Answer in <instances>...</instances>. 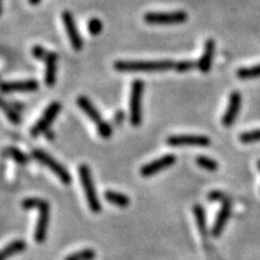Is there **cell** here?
Returning a JSON list of instances; mask_svg holds the SVG:
<instances>
[{"label": "cell", "instance_id": "cell-1", "mask_svg": "<svg viewBox=\"0 0 260 260\" xmlns=\"http://www.w3.org/2000/svg\"><path fill=\"white\" fill-rule=\"evenodd\" d=\"M176 61L167 60H117L113 69L119 73H157L175 69Z\"/></svg>", "mask_w": 260, "mask_h": 260}, {"label": "cell", "instance_id": "cell-2", "mask_svg": "<svg viewBox=\"0 0 260 260\" xmlns=\"http://www.w3.org/2000/svg\"><path fill=\"white\" fill-rule=\"evenodd\" d=\"M79 174H80V180L82 183V188L86 195L87 203L90 211L93 213H99L102 211V204H100L99 198H98L95 187H94L93 178H92V172L87 164H81L79 167Z\"/></svg>", "mask_w": 260, "mask_h": 260}, {"label": "cell", "instance_id": "cell-3", "mask_svg": "<svg viewBox=\"0 0 260 260\" xmlns=\"http://www.w3.org/2000/svg\"><path fill=\"white\" fill-rule=\"evenodd\" d=\"M145 84L141 80H134L132 83V90H130V123L133 126H139L142 121L141 102L142 93H144Z\"/></svg>", "mask_w": 260, "mask_h": 260}, {"label": "cell", "instance_id": "cell-4", "mask_svg": "<svg viewBox=\"0 0 260 260\" xmlns=\"http://www.w3.org/2000/svg\"><path fill=\"white\" fill-rule=\"evenodd\" d=\"M32 157L37 159L38 161H40L41 164H44L45 167L51 169L54 172V175L58 176V178L63 182L65 186H69L71 183V175L70 172L65 169L59 161H57L53 157H51L50 154H47L46 152L42 151L40 148H34L31 152Z\"/></svg>", "mask_w": 260, "mask_h": 260}, {"label": "cell", "instance_id": "cell-5", "mask_svg": "<svg viewBox=\"0 0 260 260\" xmlns=\"http://www.w3.org/2000/svg\"><path fill=\"white\" fill-rule=\"evenodd\" d=\"M188 19L187 12L174 11V12H147L144 16V21L152 25H170L184 23Z\"/></svg>", "mask_w": 260, "mask_h": 260}, {"label": "cell", "instance_id": "cell-6", "mask_svg": "<svg viewBox=\"0 0 260 260\" xmlns=\"http://www.w3.org/2000/svg\"><path fill=\"white\" fill-rule=\"evenodd\" d=\"M165 141L171 147H209L211 145V139L206 135H170Z\"/></svg>", "mask_w": 260, "mask_h": 260}, {"label": "cell", "instance_id": "cell-7", "mask_svg": "<svg viewBox=\"0 0 260 260\" xmlns=\"http://www.w3.org/2000/svg\"><path fill=\"white\" fill-rule=\"evenodd\" d=\"M60 109L61 105L60 103L58 102H53L47 106V109L45 110L44 113H42L41 118L38 119V122L35 123L30 129V135L32 138H38V136L41 135L42 133H46L47 130L50 129V125L52 124V122L56 119Z\"/></svg>", "mask_w": 260, "mask_h": 260}, {"label": "cell", "instance_id": "cell-8", "mask_svg": "<svg viewBox=\"0 0 260 260\" xmlns=\"http://www.w3.org/2000/svg\"><path fill=\"white\" fill-rule=\"evenodd\" d=\"M175 162H176V155L168 153L162 155V157H159L158 159H154V160L147 162L144 167H141V169H140V175L142 177L154 176L159 171L172 167Z\"/></svg>", "mask_w": 260, "mask_h": 260}, {"label": "cell", "instance_id": "cell-9", "mask_svg": "<svg viewBox=\"0 0 260 260\" xmlns=\"http://www.w3.org/2000/svg\"><path fill=\"white\" fill-rule=\"evenodd\" d=\"M61 19H63V24L67 31L68 37H69L70 44L75 51H81L83 48V40L81 38V34L77 29V25L75 23L74 16L69 11H64L61 14Z\"/></svg>", "mask_w": 260, "mask_h": 260}, {"label": "cell", "instance_id": "cell-10", "mask_svg": "<svg viewBox=\"0 0 260 260\" xmlns=\"http://www.w3.org/2000/svg\"><path fill=\"white\" fill-rule=\"evenodd\" d=\"M241 104H242L241 94L236 92V90L235 92L230 93L229 102H228V107L222 118L223 125H225L226 128H229V126H232L234 124V122L236 121L237 115H239L240 112V109H241Z\"/></svg>", "mask_w": 260, "mask_h": 260}, {"label": "cell", "instance_id": "cell-11", "mask_svg": "<svg viewBox=\"0 0 260 260\" xmlns=\"http://www.w3.org/2000/svg\"><path fill=\"white\" fill-rule=\"evenodd\" d=\"M48 223H50V204L46 203L39 210V217L34 233V239L37 243H44L46 240Z\"/></svg>", "mask_w": 260, "mask_h": 260}, {"label": "cell", "instance_id": "cell-12", "mask_svg": "<svg viewBox=\"0 0 260 260\" xmlns=\"http://www.w3.org/2000/svg\"><path fill=\"white\" fill-rule=\"evenodd\" d=\"M230 213H232V203L229 200L223 201L222 206L218 211V214H217L216 220H214L212 230H211V234H212L213 237H219L222 235L224 228L226 225L228 219H229Z\"/></svg>", "mask_w": 260, "mask_h": 260}, {"label": "cell", "instance_id": "cell-13", "mask_svg": "<svg viewBox=\"0 0 260 260\" xmlns=\"http://www.w3.org/2000/svg\"><path fill=\"white\" fill-rule=\"evenodd\" d=\"M39 89L37 80L14 81V82H4L2 84V92L4 94L14 92H35Z\"/></svg>", "mask_w": 260, "mask_h": 260}, {"label": "cell", "instance_id": "cell-14", "mask_svg": "<svg viewBox=\"0 0 260 260\" xmlns=\"http://www.w3.org/2000/svg\"><path fill=\"white\" fill-rule=\"evenodd\" d=\"M214 48H216V42H214L213 39H207L205 41L203 54L198 60V69L203 74H207L211 70L214 56Z\"/></svg>", "mask_w": 260, "mask_h": 260}, {"label": "cell", "instance_id": "cell-15", "mask_svg": "<svg viewBox=\"0 0 260 260\" xmlns=\"http://www.w3.org/2000/svg\"><path fill=\"white\" fill-rule=\"evenodd\" d=\"M76 104H77V106H79L80 109L82 110L84 113H86L87 117H88L89 119H92L95 124H99L100 122H103V118H102V115H100V112L98 111L96 107L93 105V103L90 102V100L86 95H80L79 98H77Z\"/></svg>", "mask_w": 260, "mask_h": 260}, {"label": "cell", "instance_id": "cell-16", "mask_svg": "<svg viewBox=\"0 0 260 260\" xmlns=\"http://www.w3.org/2000/svg\"><path fill=\"white\" fill-rule=\"evenodd\" d=\"M57 60V54L54 52H48L46 59H45V65H46V68H45V83L48 87H52L56 83Z\"/></svg>", "mask_w": 260, "mask_h": 260}, {"label": "cell", "instance_id": "cell-17", "mask_svg": "<svg viewBox=\"0 0 260 260\" xmlns=\"http://www.w3.org/2000/svg\"><path fill=\"white\" fill-rule=\"evenodd\" d=\"M104 198H105L106 201H109L110 204L115 205V206L118 207H128L130 205V199L128 195L119 193V191L115 190H105L104 193Z\"/></svg>", "mask_w": 260, "mask_h": 260}, {"label": "cell", "instance_id": "cell-18", "mask_svg": "<svg viewBox=\"0 0 260 260\" xmlns=\"http://www.w3.org/2000/svg\"><path fill=\"white\" fill-rule=\"evenodd\" d=\"M25 248H27V243H25V241H23V240H15V241L9 243V245L3 249L0 260H6L10 258V256L22 253L25 251Z\"/></svg>", "mask_w": 260, "mask_h": 260}, {"label": "cell", "instance_id": "cell-19", "mask_svg": "<svg viewBox=\"0 0 260 260\" xmlns=\"http://www.w3.org/2000/svg\"><path fill=\"white\" fill-rule=\"evenodd\" d=\"M193 212H194L195 219H197L198 229H199L200 235L203 236L205 240H206L207 239V225H206V214H205L204 207L199 204L194 205Z\"/></svg>", "mask_w": 260, "mask_h": 260}, {"label": "cell", "instance_id": "cell-20", "mask_svg": "<svg viewBox=\"0 0 260 260\" xmlns=\"http://www.w3.org/2000/svg\"><path fill=\"white\" fill-rule=\"evenodd\" d=\"M3 154L5 157H10L12 158L16 162L21 165H25L28 162V157L24 152H22L21 149H18L17 147H14V146H10V147H6L3 152Z\"/></svg>", "mask_w": 260, "mask_h": 260}, {"label": "cell", "instance_id": "cell-21", "mask_svg": "<svg viewBox=\"0 0 260 260\" xmlns=\"http://www.w3.org/2000/svg\"><path fill=\"white\" fill-rule=\"evenodd\" d=\"M237 77L240 80H253L260 77V64L253 65L249 68H241L236 71Z\"/></svg>", "mask_w": 260, "mask_h": 260}, {"label": "cell", "instance_id": "cell-22", "mask_svg": "<svg viewBox=\"0 0 260 260\" xmlns=\"http://www.w3.org/2000/svg\"><path fill=\"white\" fill-rule=\"evenodd\" d=\"M96 256V253L92 248H84L79 252L71 253L67 255L64 260H94Z\"/></svg>", "mask_w": 260, "mask_h": 260}, {"label": "cell", "instance_id": "cell-23", "mask_svg": "<svg viewBox=\"0 0 260 260\" xmlns=\"http://www.w3.org/2000/svg\"><path fill=\"white\" fill-rule=\"evenodd\" d=\"M195 161H197L198 167L207 171H217L219 168L218 161H216L212 158L205 157V155H199V157H197Z\"/></svg>", "mask_w": 260, "mask_h": 260}, {"label": "cell", "instance_id": "cell-24", "mask_svg": "<svg viewBox=\"0 0 260 260\" xmlns=\"http://www.w3.org/2000/svg\"><path fill=\"white\" fill-rule=\"evenodd\" d=\"M2 109L6 115V117H8V119L10 122L14 123V124H19V123H21V121H22L21 116H19L17 110L12 106V104H8L6 102H3Z\"/></svg>", "mask_w": 260, "mask_h": 260}, {"label": "cell", "instance_id": "cell-25", "mask_svg": "<svg viewBox=\"0 0 260 260\" xmlns=\"http://www.w3.org/2000/svg\"><path fill=\"white\" fill-rule=\"evenodd\" d=\"M47 201L44 199H40V198H25V199L22 200L21 206L22 209L24 210H31V209H39L40 210Z\"/></svg>", "mask_w": 260, "mask_h": 260}, {"label": "cell", "instance_id": "cell-26", "mask_svg": "<svg viewBox=\"0 0 260 260\" xmlns=\"http://www.w3.org/2000/svg\"><path fill=\"white\" fill-rule=\"evenodd\" d=\"M239 140L243 144H253V142L260 141V129L248 130V132L241 133L239 136Z\"/></svg>", "mask_w": 260, "mask_h": 260}, {"label": "cell", "instance_id": "cell-27", "mask_svg": "<svg viewBox=\"0 0 260 260\" xmlns=\"http://www.w3.org/2000/svg\"><path fill=\"white\" fill-rule=\"evenodd\" d=\"M194 68H198V61L193 60H180L175 63V69L177 73H188L193 70Z\"/></svg>", "mask_w": 260, "mask_h": 260}, {"label": "cell", "instance_id": "cell-28", "mask_svg": "<svg viewBox=\"0 0 260 260\" xmlns=\"http://www.w3.org/2000/svg\"><path fill=\"white\" fill-rule=\"evenodd\" d=\"M87 27H88L89 34L93 35V37H96V35H99L103 31V22L99 18L93 17L88 21Z\"/></svg>", "mask_w": 260, "mask_h": 260}, {"label": "cell", "instance_id": "cell-29", "mask_svg": "<svg viewBox=\"0 0 260 260\" xmlns=\"http://www.w3.org/2000/svg\"><path fill=\"white\" fill-rule=\"evenodd\" d=\"M96 128H98V133H99V135L102 136L103 139H110L112 135V128L111 125H110V123L107 122H100L99 124H96Z\"/></svg>", "mask_w": 260, "mask_h": 260}, {"label": "cell", "instance_id": "cell-30", "mask_svg": "<svg viewBox=\"0 0 260 260\" xmlns=\"http://www.w3.org/2000/svg\"><path fill=\"white\" fill-rule=\"evenodd\" d=\"M31 54L34 56V58H37L38 60L45 61L48 52L45 50L44 47L40 46V45H35V46H32V48H31Z\"/></svg>", "mask_w": 260, "mask_h": 260}, {"label": "cell", "instance_id": "cell-31", "mask_svg": "<svg viewBox=\"0 0 260 260\" xmlns=\"http://www.w3.org/2000/svg\"><path fill=\"white\" fill-rule=\"evenodd\" d=\"M207 199L211 200V201H225L226 198H225V194L223 193V191L220 190H212L210 191L209 195H207Z\"/></svg>", "mask_w": 260, "mask_h": 260}, {"label": "cell", "instance_id": "cell-32", "mask_svg": "<svg viewBox=\"0 0 260 260\" xmlns=\"http://www.w3.org/2000/svg\"><path fill=\"white\" fill-rule=\"evenodd\" d=\"M123 119H124V113H123L122 111H118L115 115V117H113V122H115L116 124H119Z\"/></svg>", "mask_w": 260, "mask_h": 260}, {"label": "cell", "instance_id": "cell-33", "mask_svg": "<svg viewBox=\"0 0 260 260\" xmlns=\"http://www.w3.org/2000/svg\"><path fill=\"white\" fill-rule=\"evenodd\" d=\"M28 2H29V4H30V5H39V4H40V3H41V0H28Z\"/></svg>", "mask_w": 260, "mask_h": 260}, {"label": "cell", "instance_id": "cell-34", "mask_svg": "<svg viewBox=\"0 0 260 260\" xmlns=\"http://www.w3.org/2000/svg\"><path fill=\"white\" fill-rule=\"evenodd\" d=\"M54 134H53V133H52V132H48V130H47V132H46V138L47 139H50V140H52V139H53L54 138V136H53Z\"/></svg>", "mask_w": 260, "mask_h": 260}, {"label": "cell", "instance_id": "cell-35", "mask_svg": "<svg viewBox=\"0 0 260 260\" xmlns=\"http://www.w3.org/2000/svg\"><path fill=\"white\" fill-rule=\"evenodd\" d=\"M256 167H258V169L260 170V160H258V162H256Z\"/></svg>", "mask_w": 260, "mask_h": 260}]
</instances>
